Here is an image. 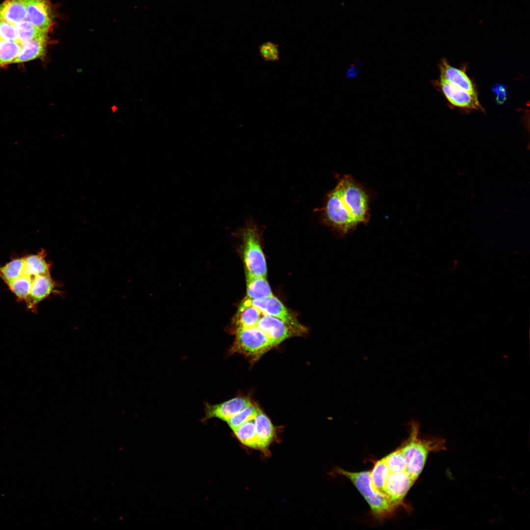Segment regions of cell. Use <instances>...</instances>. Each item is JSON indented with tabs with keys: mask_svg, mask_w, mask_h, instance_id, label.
<instances>
[{
	"mask_svg": "<svg viewBox=\"0 0 530 530\" xmlns=\"http://www.w3.org/2000/svg\"><path fill=\"white\" fill-rule=\"evenodd\" d=\"M338 183L320 209L322 220L339 235L353 231L370 219L371 194L350 175H337Z\"/></svg>",
	"mask_w": 530,
	"mask_h": 530,
	"instance_id": "6da1fadb",
	"label": "cell"
},
{
	"mask_svg": "<svg viewBox=\"0 0 530 530\" xmlns=\"http://www.w3.org/2000/svg\"><path fill=\"white\" fill-rule=\"evenodd\" d=\"M410 435L399 448L404 457L405 471L416 481L421 474L430 452H437L446 449L445 440L440 437L423 439L419 437V424H411Z\"/></svg>",
	"mask_w": 530,
	"mask_h": 530,
	"instance_id": "7a4b0ae2",
	"label": "cell"
},
{
	"mask_svg": "<svg viewBox=\"0 0 530 530\" xmlns=\"http://www.w3.org/2000/svg\"><path fill=\"white\" fill-rule=\"evenodd\" d=\"M336 472L348 478L363 496L370 506L373 515L377 518L383 519L392 516L396 508L384 494L377 491L372 486L370 477V471L351 472L341 468H337Z\"/></svg>",
	"mask_w": 530,
	"mask_h": 530,
	"instance_id": "3957f363",
	"label": "cell"
},
{
	"mask_svg": "<svg viewBox=\"0 0 530 530\" xmlns=\"http://www.w3.org/2000/svg\"><path fill=\"white\" fill-rule=\"evenodd\" d=\"M241 237L246 275L266 277V261L257 227L247 224L241 231Z\"/></svg>",
	"mask_w": 530,
	"mask_h": 530,
	"instance_id": "277c9868",
	"label": "cell"
},
{
	"mask_svg": "<svg viewBox=\"0 0 530 530\" xmlns=\"http://www.w3.org/2000/svg\"><path fill=\"white\" fill-rule=\"evenodd\" d=\"M277 345L274 341L257 327L242 329L236 331V338L230 352L256 360Z\"/></svg>",
	"mask_w": 530,
	"mask_h": 530,
	"instance_id": "5b68a950",
	"label": "cell"
},
{
	"mask_svg": "<svg viewBox=\"0 0 530 530\" xmlns=\"http://www.w3.org/2000/svg\"><path fill=\"white\" fill-rule=\"evenodd\" d=\"M249 300L251 304L259 309L263 315L270 316L282 320L300 334L306 332V329L299 323L294 315L274 295L264 299Z\"/></svg>",
	"mask_w": 530,
	"mask_h": 530,
	"instance_id": "8992f818",
	"label": "cell"
},
{
	"mask_svg": "<svg viewBox=\"0 0 530 530\" xmlns=\"http://www.w3.org/2000/svg\"><path fill=\"white\" fill-rule=\"evenodd\" d=\"M405 471L390 473L384 486V493L396 508L404 506L403 500L415 482Z\"/></svg>",
	"mask_w": 530,
	"mask_h": 530,
	"instance_id": "52a82bcc",
	"label": "cell"
},
{
	"mask_svg": "<svg viewBox=\"0 0 530 530\" xmlns=\"http://www.w3.org/2000/svg\"><path fill=\"white\" fill-rule=\"evenodd\" d=\"M448 101L453 106L463 108L482 110L477 93H471L444 80L436 82Z\"/></svg>",
	"mask_w": 530,
	"mask_h": 530,
	"instance_id": "ba28073f",
	"label": "cell"
},
{
	"mask_svg": "<svg viewBox=\"0 0 530 530\" xmlns=\"http://www.w3.org/2000/svg\"><path fill=\"white\" fill-rule=\"evenodd\" d=\"M26 20L38 28L48 32L53 24L51 4L47 0H25Z\"/></svg>",
	"mask_w": 530,
	"mask_h": 530,
	"instance_id": "9c48e42d",
	"label": "cell"
},
{
	"mask_svg": "<svg viewBox=\"0 0 530 530\" xmlns=\"http://www.w3.org/2000/svg\"><path fill=\"white\" fill-rule=\"evenodd\" d=\"M257 327L274 341L277 344L289 338L300 334L285 321L270 316H262Z\"/></svg>",
	"mask_w": 530,
	"mask_h": 530,
	"instance_id": "30bf717a",
	"label": "cell"
},
{
	"mask_svg": "<svg viewBox=\"0 0 530 530\" xmlns=\"http://www.w3.org/2000/svg\"><path fill=\"white\" fill-rule=\"evenodd\" d=\"M251 403L248 398L237 397L220 404H207L205 407L206 419L215 417L227 421Z\"/></svg>",
	"mask_w": 530,
	"mask_h": 530,
	"instance_id": "8fae6325",
	"label": "cell"
},
{
	"mask_svg": "<svg viewBox=\"0 0 530 530\" xmlns=\"http://www.w3.org/2000/svg\"><path fill=\"white\" fill-rule=\"evenodd\" d=\"M262 315L260 310L252 305L249 299L245 297L233 318L235 328L237 331L256 327Z\"/></svg>",
	"mask_w": 530,
	"mask_h": 530,
	"instance_id": "7c38bea8",
	"label": "cell"
},
{
	"mask_svg": "<svg viewBox=\"0 0 530 530\" xmlns=\"http://www.w3.org/2000/svg\"><path fill=\"white\" fill-rule=\"evenodd\" d=\"M440 79L471 93H477L474 84L463 70L451 66L446 59L439 65Z\"/></svg>",
	"mask_w": 530,
	"mask_h": 530,
	"instance_id": "4fadbf2b",
	"label": "cell"
},
{
	"mask_svg": "<svg viewBox=\"0 0 530 530\" xmlns=\"http://www.w3.org/2000/svg\"><path fill=\"white\" fill-rule=\"evenodd\" d=\"M55 283L50 275L35 276L30 293L26 300L27 307L33 309L38 303L48 297L55 289Z\"/></svg>",
	"mask_w": 530,
	"mask_h": 530,
	"instance_id": "5bb4252c",
	"label": "cell"
},
{
	"mask_svg": "<svg viewBox=\"0 0 530 530\" xmlns=\"http://www.w3.org/2000/svg\"><path fill=\"white\" fill-rule=\"evenodd\" d=\"M258 449L266 451L275 436L274 427L266 415L260 409L254 419Z\"/></svg>",
	"mask_w": 530,
	"mask_h": 530,
	"instance_id": "9a60e30c",
	"label": "cell"
},
{
	"mask_svg": "<svg viewBox=\"0 0 530 530\" xmlns=\"http://www.w3.org/2000/svg\"><path fill=\"white\" fill-rule=\"evenodd\" d=\"M246 297L251 300H257L273 295L266 277L246 275Z\"/></svg>",
	"mask_w": 530,
	"mask_h": 530,
	"instance_id": "2e32d148",
	"label": "cell"
},
{
	"mask_svg": "<svg viewBox=\"0 0 530 530\" xmlns=\"http://www.w3.org/2000/svg\"><path fill=\"white\" fill-rule=\"evenodd\" d=\"M47 35L33 39L23 47L15 63H23L31 61L42 56L47 45Z\"/></svg>",
	"mask_w": 530,
	"mask_h": 530,
	"instance_id": "e0dca14e",
	"label": "cell"
},
{
	"mask_svg": "<svg viewBox=\"0 0 530 530\" xmlns=\"http://www.w3.org/2000/svg\"><path fill=\"white\" fill-rule=\"evenodd\" d=\"M45 255L43 250L37 254L24 257V274L33 278L37 276L50 275V265L45 260Z\"/></svg>",
	"mask_w": 530,
	"mask_h": 530,
	"instance_id": "ac0fdd59",
	"label": "cell"
},
{
	"mask_svg": "<svg viewBox=\"0 0 530 530\" xmlns=\"http://www.w3.org/2000/svg\"><path fill=\"white\" fill-rule=\"evenodd\" d=\"M24 258L13 259L4 265L0 266V278L8 285L24 274Z\"/></svg>",
	"mask_w": 530,
	"mask_h": 530,
	"instance_id": "d6986e66",
	"label": "cell"
},
{
	"mask_svg": "<svg viewBox=\"0 0 530 530\" xmlns=\"http://www.w3.org/2000/svg\"><path fill=\"white\" fill-rule=\"evenodd\" d=\"M390 474V470L384 458L377 461L370 471L371 480L373 487L384 495V486Z\"/></svg>",
	"mask_w": 530,
	"mask_h": 530,
	"instance_id": "ffe728a7",
	"label": "cell"
},
{
	"mask_svg": "<svg viewBox=\"0 0 530 530\" xmlns=\"http://www.w3.org/2000/svg\"><path fill=\"white\" fill-rule=\"evenodd\" d=\"M233 431L243 445L251 448L258 449L254 420L245 423Z\"/></svg>",
	"mask_w": 530,
	"mask_h": 530,
	"instance_id": "44dd1931",
	"label": "cell"
},
{
	"mask_svg": "<svg viewBox=\"0 0 530 530\" xmlns=\"http://www.w3.org/2000/svg\"><path fill=\"white\" fill-rule=\"evenodd\" d=\"M22 49L15 41L0 40V67L15 63Z\"/></svg>",
	"mask_w": 530,
	"mask_h": 530,
	"instance_id": "7402d4cb",
	"label": "cell"
},
{
	"mask_svg": "<svg viewBox=\"0 0 530 530\" xmlns=\"http://www.w3.org/2000/svg\"><path fill=\"white\" fill-rule=\"evenodd\" d=\"M33 279L24 274L7 286L18 298L26 300L30 293Z\"/></svg>",
	"mask_w": 530,
	"mask_h": 530,
	"instance_id": "603a6c76",
	"label": "cell"
},
{
	"mask_svg": "<svg viewBox=\"0 0 530 530\" xmlns=\"http://www.w3.org/2000/svg\"><path fill=\"white\" fill-rule=\"evenodd\" d=\"M259 408L251 403L234 415L226 422L234 431L245 423L254 420Z\"/></svg>",
	"mask_w": 530,
	"mask_h": 530,
	"instance_id": "cb8c5ba5",
	"label": "cell"
},
{
	"mask_svg": "<svg viewBox=\"0 0 530 530\" xmlns=\"http://www.w3.org/2000/svg\"><path fill=\"white\" fill-rule=\"evenodd\" d=\"M384 458L390 473H397L405 471L406 462L399 448L384 457Z\"/></svg>",
	"mask_w": 530,
	"mask_h": 530,
	"instance_id": "d4e9b609",
	"label": "cell"
},
{
	"mask_svg": "<svg viewBox=\"0 0 530 530\" xmlns=\"http://www.w3.org/2000/svg\"><path fill=\"white\" fill-rule=\"evenodd\" d=\"M260 53L263 58L267 61L274 62L279 58L278 47L271 42L263 44L260 48Z\"/></svg>",
	"mask_w": 530,
	"mask_h": 530,
	"instance_id": "484cf974",
	"label": "cell"
},
{
	"mask_svg": "<svg viewBox=\"0 0 530 530\" xmlns=\"http://www.w3.org/2000/svg\"><path fill=\"white\" fill-rule=\"evenodd\" d=\"M493 91L496 95V99L498 104L504 103L506 99V87L503 84H498L493 88Z\"/></svg>",
	"mask_w": 530,
	"mask_h": 530,
	"instance_id": "4316f807",
	"label": "cell"
}]
</instances>
